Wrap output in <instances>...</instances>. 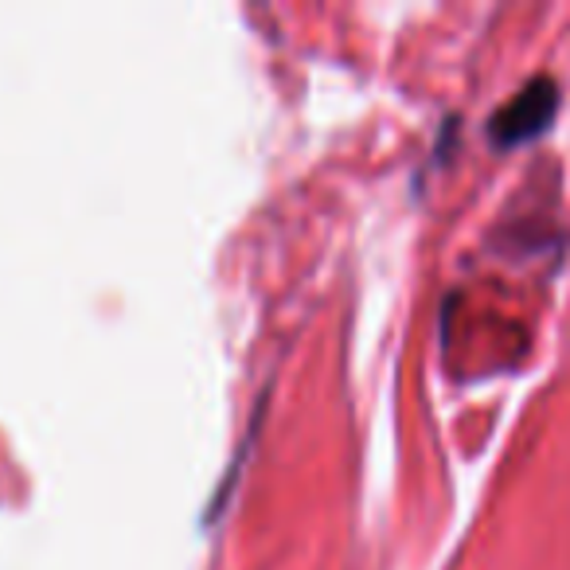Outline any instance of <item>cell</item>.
<instances>
[{"mask_svg":"<svg viewBox=\"0 0 570 570\" xmlns=\"http://www.w3.org/2000/svg\"><path fill=\"white\" fill-rule=\"evenodd\" d=\"M554 106H559V87H554V79L539 75V79L520 87L497 114H492L489 129L500 145H520V141H528V137H535L539 129L554 118Z\"/></svg>","mask_w":570,"mask_h":570,"instance_id":"cell-1","label":"cell"}]
</instances>
